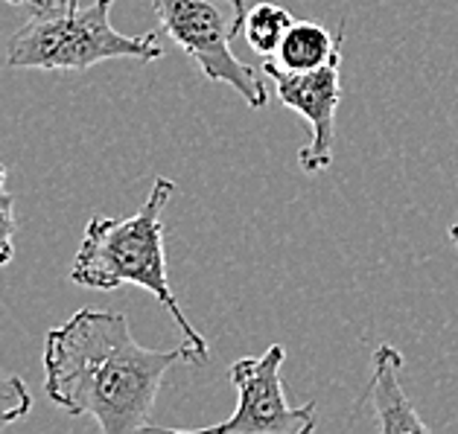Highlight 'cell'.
Masks as SVG:
<instances>
[{
    "label": "cell",
    "mask_w": 458,
    "mask_h": 434,
    "mask_svg": "<svg viewBox=\"0 0 458 434\" xmlns=\"http://www.w3.org/2000/svg\"><path fill=\"white\" fill-rule=\"evenodd\" d=\"M6 4L30 6V9H44V6H59V4H68V0H6Z\"/></svg>",
    "instance_id": "obj_12"
},
{
    "label": "cell",
    "mask_w": 458,
    "mask_h": 434,
    "mask_svg": "<svg viewBox=\"0 0 458 434\" xmlns=\"http://www.w3.org/2000/svg\"><path fill=\"white\" fill-rule=\"evenodd\" d=\"M173 196L175 181L158 175L152 181L147 202L135 216L88 219L80 251L71 263V280L82 288H97V292H114L120 286H138L143 292H149L173 315L175 327L182 330L184 344L193 350V364H205L210 359L208 341L187 321L182 304L173 295L170 274H166L161 216Z\"/></svg>",
    "instance_id": "obj_2"
},
{
    "label": "cell",
    "mask_w": 458,
    "mask_h": 434,
    "mask_svg": "<svg viewBox=\"0 0 458 434\" xmlns=\"http://www.w3.org/2000/svg\"><path fill=\"white\" fill-rule=\"evenodd\" d=\"M263 73L275 82L277 99L310 122L312 138L298 152L301 170L307 175L330 170L333 140H336V108L342 103V59L307 73H289L277 68L272 59H263Z\"/></svg>",
    "instance_id": "obj_6"
},
{
    "label": "cell",
    "mask_w": 458,
    "mask_h": 434,
    "mask_svg": "<svg viewBox=\"0 0 458 434\" xmlns=\"http://www.w3.org/2000/svg\"><path fill=\"white\" fill-rule=\"evenodd\" d=\"M342 44H344V24H339L330 32L327 27L316 24V21H295L293 29L286 32L281 50L272 55V62L289 73L318 71L324 64L342 59Z\"/></svg>",
    "instance_id": "obj_8"
},
{
    "label": "cell",
    "mask_w": 458,
    "mask_h": 434,
    "mask_svg": "<svg viewBox=\"0 0 458 434\" xmlns=\"http://www.w3.org/2000/svg\"><path fill=\"white\" fill-rule=\"evenodd\" d=\"M15 198L6 190V163H0V269L15 257Z\"/></svg>",
    "instance_id": "obj_11"
},
{
    "label": "cell",
    "mask_w": 458,
    "mask_h": 434,
    "mask_svg": "<svg viewBox=\"0 0 458 434\" xmlns=\"http://www.w3.org/2000/svg\"><path fill=\"white\" fill-rule=\"evenodd\" d=\"M32 411V394L27 382L0 367V431L13 429Z\"/></svg>",
    "instance_id": "obj_10"
},
{
    "label": "cell",
    "mask_w": 458,
    "mask_h": 434,
    "mask_svg": "<svg viewBox=\"0 0 458 434\" xmlns=\"http://www.w3.org/2000/svg\"><path fill=\"white\" fill-rule=\"evenodd\" d=\"M152 9L161 29L208 82L233 88L254 111L269 105V91L260 76L231 47L249 13L245 0H152Z\"/></svg>",
    "instance_id": "obj_4"
},
{
    "label": "cell",
    "mask_w": 458,
    "mask_h": 434,
    "mask_svg": "<svg viewBox=\"0 0 458 434\" xmlns=\"http://www.w3.org/2000/svg\"><path fill=\"white\" fill-rule=\"evenodd\" d=\"M400 371H403V355L391 344H379L374 350V376L368 385L371 405L377 414V429L383 434L391 431H418L427 434L429 426L418 417V408L409 403V396L400 385Z\"/></svg>",
    "instance_id": "obj_7"
},
{
    "label": "cell",
    "mask_w": 458,
    "mask_h": 434,
    "mask_svg": "<svg viewBox=\"0 0 458 434\" xmlns=\"http://www.w3.org/2000/svg\"><path fill=\"white\" fill-rule=\"evenodd\" d=\"M295 18L286 6L281 4H254L245 13V24H242V38L257 53L260 59H272V55L281 50V44L286 38V32L293 29Z\"/></svg>",
    "instance_id": "obj_9"
},
{
    "label": "cell",
    "mask_w": 458,
    "mask_h": 434,
    "mask_svg": "<svg viewBox=\"0 0 458 434\" xmlns=\"http://www.w3.org/2000/svg\"><path fill=\"white\" fill-rule=\"evenodd\" d=\"M450 239L455 242V248H458V225H453V228H450Z\"/></svg>",
    "instance_id": "obj_13"
},
{
    "label": "cell",
    "mask_w": 458,
    "mask_h": 434,
    "mask_svg": "<svg viewBox=\"0 0 458 434\" xmlns=\"http://www.w3.org/2000/svg\"><path fill=\"white\" fill-rule=\"evenodd\" d=\"M193 350H149L135 341L129 318L85 306L44 336V391L76 417H91L103 434L155 429L152 408L164 376Z\"/></svg>",
    "instance_id": "obj_1"
},
{
    "label": "cell",
    "mask_w": 458,
    "mask_h": 434,
    "mask_svg": "<svg viewBox=\"0 0 458 434\" xmlns=\"http://www.w3.org/2000/svg\"><path fill=\"white\" fill-rule=\"evenodd\" d=\"M114 0H68L59 6L32 9L6 44V68L15 71H71L80 73L114 59L158 62L164 47L158 32L123 36L111 27Z\"/></svg>",
    "instance_id": "obj_3"
},
{
    "label": "cell",
    "mask_w": 458,
    "mask_h": 434,
    "mask_svg": "<svg viewBox=\"0 0 458 434\" xmlns=\"http://www.w3.org/2000/svg\"><path fill=\"white\" fill-rule=\"evenodd\" d=\"M286 350L272 344L257 359H237L231 364L228 380L237 388V411L216 422V426L196 431L216 434H310L316 431V403H304L301 408L289 405L284 396L281 367Z\"/></svg>",
    "instance_id": "obj_5"
}]
</instances>
